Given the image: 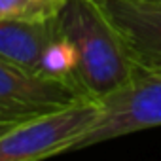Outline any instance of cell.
<instances>
[{"label": "cell", "mask_w": 161, "mask_h": 161, "mask_svg": "<svg viewBox=\"0 0 161 161\" xmlns=\"http://www.w3.org/2000/svg\"><path fill=\"white\" fill-rule=\"evenodd\" d=\"M55 23L76 55V87L86 99L101 101L136 74L123 36L95 0H64Z\"/></svg>", "instance_id": "cell-1"}, {"label": "cell", "mask_w": 161, "mask_h": 161, "mask_svg": "<svg viewBox=\"0 0 161 161\" xmlns=\"http://www.w3.org/2000/svg\"><path fill=\"white\" fill-rule=\"evenodd\" d=\"M101 104L84 99L64 108L25 119L0 136V161H34L76 150L97 123Z\"/></svg>", "instance_id": "cell-2"}, {"label": "cell", "mask_w": 161, "mask_h": 161, "mask_svg": "<svg viewBox=\"0 0 161 161\" xmlns=\"http://www.w3.org/2000/svg\"><path fill=\"white\" fill-rule=\"evenodd\" d=\"M0 57L29 72L63 80L76 87V55L59 32L55 17L0 21Z\"/></svg>", "instance_id": "cell-3"}, {"label": "cell", "mask_w": 161, "mask_h": 161, "mask_svg": "<svg viewBox=\"0 0 161 161\" xmlns=\"http://www.w3.org/2000/svg\"><path fill=\"white\" fill-rule=\"evenodd\" d=\"M101 116L78 148L161 125V70L140 68L129 82L99 101Z\"/></svg>", "instance_id": "cell-4"}, {"label": "cell", "mask_w": 161, "mask_h": 161, "mask_svg": "<svg viewBox=\"0 0 161 161\" xmlns=\"http://www.w3.org/2000/svg\"><path fill=\"white\" fill-rule=\"evenodd\" d=\"M84 99L68 82L29 72L0 57V110L10 119L25 121Z\"/></svg>", "instance_id": "cell-5"}, {"label": "cell", "mask_w": 161, "mask_h": 161, "mask_svg": "<svg viewBox=\"0 0 161 161\" xmlns=\"http://www.w3.org/2000/svg\"><path fill=\"white\" fill-rule=\"evenodd\" d=\"M123 36L140 68L161 70V6L127 0H95Z\"/></svg>", "instance_id": "cell-6"}, {"label": "cell", "mask_w": 161, "mask_h": 161, "mask_svg": "<svg viewBox=\"0 0 161 161\" xmlns=\"http://www.w3.org/2000/svg\"><path fill=\"white\" fill-rule=\"evenodd\" d=\"M64 0H0V21L53 19Z\"/></svg>", "instance_id": "cell-7"}, {"label": "cell", "mask_w": 161, "mask_h": 161, "mask_svg": "<svg viewBox=\"0 0 161 161\" xmlns=\"http://www.w3.org/2000/svg\"><path fill=\"white\" fill-rule=\"evenodd\" d=\"M17 123H21V121H12V119H6V121H0V136H4L10 129H14Z\"/></svg>", "instance_id": "cell-8"}, {"label": "cell", "mask_w": 161, "mask_h": 161, "mask_svg": "<svg viewBox=\"0 0 161 161\" xmlns=\"http://www.w3.org/2000/svg\"><path fill=\"white\" fill-rule=\"evenodd\" d=\"M127 2H138V4H157V6H161V0H127Z\"/></svg>", "instance_id": "cell-9"}, {"label": "cell", "mask_w": 161, "mask_h": 161, "mask_svg": "<svg viewBox=\"0 0 161 161\" xmlns=\"http://www.w3.org/2000/svg\"><path fill=\"white\" fill-rule=\"evenodd\" d=\"M6 119H10V118H8V116L2 112V110H0V121H6ZM12 121H15V119H12Z\"/></svg>", "instance_id": "cell-10"}]
</instances>
